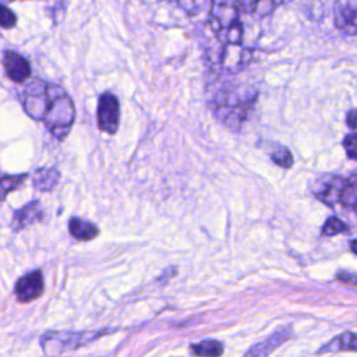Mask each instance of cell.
<instances>
[{
    "label": "cell",
    "instance_id": "cell-1",
    "mask_svg": "<svg viewBox=\"0 0 357 357\" xmlns=\"http://www.w3.org/2000/svg\"><path fill=\"white\" fill-rule=\"evenodd\" d=\"M240 6L237 1H213L209 11V22L218 40L227 46H241L244 26L240 20Z\"/></svg>",
    "mask_w": 357,
    "mask_h": 357
},
{
    "label": "cell",
    "instance_id": "cell-2",
    "mask_svg": "<svg viewBox=\"0 0 357 357\" xmlns=\"http://www.w3.org/2000/svg\"><path fill=\"white\" fill-rule=\"evenodd\" d=\"M43 120L54 137L63 138L74 120V106L68 95L60 92L54 99H49L47 112Z\"/></svg>",
    "mask_w": 357,
    "mask_h": 357
},
{
    "label": "cell",
    "instance_id": "cell-3",
    "mask_svg": "<svg viewBox=\"0 0 357 357\" xmlns=\"http://www.w3.org/2000/svg\"><path fill=\"white\" fill-rule=\"evenodd\" d=\"M96 119L100 131L107 134H114L117 131L120 123V103L116 95L105 92L99 96Z\"/></svg>",
    "mask_w": 357,
    "mask_h": 357
},
{
    "label": "cell",
    "instance_id": "cell-4",
    "mask_svg": "<svg viewBox=\"0 0 357 357\" xmlns=\"http://www.w3.org/2000/svg\"><path fill=\"white\" fill-rule=\"evenodd\" d=\"M216 64L230 73H237L247 67L251 60V50L241 46L223 45L216 53Z\"/></svg>",
    "mask_w": 357,
    "mask_h": 357
},
{
    "label": "cell",
    "instance_id": "cell-5",
    "mask_svg": "<svg viewBox=\"0 0 357 357\" xmlns=\"http://www.w3.org/2000/svg\"><path fill=\"white\" fill-rule=\"evenodd\" d=\"M45 290L43 276L40 271L29 272L21 276L15 283V296L20 303H29L42 296Z\"/></svg>",
    "mask_w": 357,
    "mask_h": 357
},
{
    "label": "cell",
    "instance_id": "cell-6",
    "mask_svg": "<svg viewBox=\"0 0 357 357\" xmlns=\"http://www.w3.org/2000/svg\"><path fill=\"white\" fill-rule=\"evenodd\" d=\"M3 67L7 77L14 82H22L31 77V66L28 60L13 50L4 52Z\"/></svg>",
    "mask_w": 357,
    "mask_h": 357
},
{
    "label": "cell",
    "instance_id": "cell-7",
    "mask_svg": "<svg viewBox=\"0 0 357 357\" xmlns=\"http://www.w3.org/2000/svg\"><path fill=\"white\" fill-rule=\"evenodd\" d=\"M335 25L347 35H357V1L337 4L335 8Z\"/></svg>",
    "mask_w": 357,
    "mask_h": 357
},
{
    "label": "cell",
    "instance_id": "cell-8",
    "mask_svg": "<svg viewBox=\"0 0 357 357\" xmlns=\"http://www.w3.org/2000/svg\"><path fill=\"white\" fill-rule=\"evenodd\" d=\"M289 336H290V329L282 328L278 332L272 333L265 340H262L261 343L251 347L244 357H268L276 347H279L283 342H286Z\"/></svg>",
    "mask_w": 357,
    "mask_h": 357
},
{
    "label": "cell",
    "instance_id": "cell-9",
    "mask_svg": "<svg viewBox=\"0 0 357 357\" xmlns=\"http://www.w3.org/2000/svg\"><path fill=\"white\" fill-rule=\"evenodd\" d=\"M42 218H43V211L40 208V204L38 199H33L15 212L13 219V226L15 230H21L40 220Z\"/></svg>",
    "mask_w": 357,
    "mask_h": 357
},
{
    "label": "cell",
    "instance_id": "cell-10",
    "mask_svg": "<svg viewBox=\"0 0 357 357\" xmlns=\"http://www.w3.org/2000/svg\"><path fill=\"white\" fill-rule=\"evenodd\" d=\"M336 201L344 206L357 211V174L347 178H339Z\"/></svg>",
    "mask_w": 357,
    "mask_h": 357
},
{
    "label": "cell",
    "instance_id": "cell-11",
    "mask_svg": "<svg viewBox=\"0 0 357 357\" xmlns=\"http://www.w3.org/2000/svg\"><path fill=\"white\" fill-rule=\"evenodd\" d=\"M68 231L78 241H89L98 237L99 234L98 226L75 216L68 220Z\"/></svg>",
    "mask_w": 357,
    "mask_h": 357
},
{
    "label": "cell",
    "instance_id": "cell-12",
    "mask_svg": "<svg viewBox=\"0 0 357 357\" xmlns=\"http://www.w3.org/2000/svg\"><path fill=\"white\" fill-rule=\"evenodd\" d=\"M60 173L56 167H42L33 174V185L39 191H50L59 183Z\"/></svg>",
    "mask_w": 357,
    "mask_h": 357
},
{
    "label": "cell",
    "instance_id": "cell-13",
    "mask_svg": "<svg viewBox=\"0 0 357 357\" xmlns=\"http://www.w3.org/2000/svg\"><path fill=\"white\" fill-rule=\"evenodd\" d=\"M190 349H191V353L198 357H219L222 356V351H223L222 343L212 339L202 340L197 344H191Z\"/></svg>",
    "mask_w": 357,
    "mask_h": 357
},
{
    "label": "cell",
    "instance_id": "cell-14",
    "mask_svg": "<svg viewBox=\"0 0 357 357\" xmlns=\"http://www.w3.org/2000/svg\"><path fill=\"white\" fill-rule=\"evenodd\" d=\"M26 173L24 174H3L0 173V201H3L11 191L17 190L21 184H24Z\"/></svg>",
    "mask_w": 357,
    "mask_h": 357
},
{
    "label": "cell",
    "instance_id": "cell-15",
    "mask_svg": "<svg viewBox=\"0 0 357 357\" xmlns=\"http://www.w3.org/2000/svg\"><path fill=\"white\" fill-rule=\"evenodd\" d=\"M346 230H347L346 223L343 220H340L339 218L332 216L322 226V236H336V234L343 233Z\"/></svg>",
    "mask_w": 357,
    "mask_h": 357
},
{
    "label": "cell",
    "instance_id": "cell-16",
    "mask_svg": "<svg viewBox=\"0 0 357 357\" xmlns=\"http://www.w3.org/2000/svg\"><path fill=\"white\" fill-rule=\"evenodd\" d=\"M271 158H272V160H273L278 166H280V167L289 169V167H291V165H293V156H291L290 151H289L287 148H284V146H278V148L271 153Z\"/></svg>",
    "mask_w": 357,
    "mask_h": 357
},
{
    "label": "cell",
    "instance_id": "cell-17",
    "mask_svg": "<svg viewBox=\"0 0 357 357\" xmlns=\"http://www.w3.org/2000/svg\"><path fill=\"white\" fill-rule=\"evenodd\" d=\"M339 350H353L357 351V333L346 332L335 339V342Z\"/></svg>",
    "mask_w": 357,
    "mask_h": 357
},
{
    "label": "cell",
    "instance_id": "cell-18",
    "mask_svg": "<svg viewBox=\"0 0 357 357\" xmlns=\"http://www.w3.org/2000/svg\"><path fill=\"white\" fill-rule=\"evenodd\" d=\"M15 24H17L15 14L7 6L0 3V26L10 29V28L15 26Z\"/></svg>",
    "mask_w": 357,
    "mask_h": 357
},
{
    "label": "cell",
    "instance_id": "cell-19",
    "mask_svg": "<svg viewBox=\"0 0 357 357\" xmlns=\"http://www.w3.org/2000/svg\"><path fill=\"white\" fill-rule=\"evenodd\" d=\"M343 146H344V151H346L347 156L353 160H357V132L349 134L343 139Z\"/></svg>",
    "mask_w": 357,
    "mask_h": 357
},
{
    "label": "cell",
    "instance_id": "cell-20",
    "mask_svg": "<svg viewBox=\"0 0 357 357\" xmlns=\"http://www.w3.org/2000/svg\"><path fill=\"white\" fill-rule=\"evenodd\" d=\"M336 279L343 282V283L357 286V275L356 273H351V272H347V271H339L336 273Z\"/></svg>",
    "mask_w": 357,
    "mask_h": 357
},
{
    "label": "cell",
    "instance_id": "cell-21",
    "mask_svg": "<svg viewBox=\"0 0 357 357\" xmlns=\"http://www.w3.org/2000/svg\"><path fill=\"white\" fill-rule=\"evenodd\" d=\"M347 126L350 128H357V110H350L347 113Z\"/></svg>",
    "mask_w": 357,
    "mask_h": 357
},
{
    "label": "cell",
    "instance_id": "cell-22",
    "mask_svg": "<svg viewBox=\"0 0 357 357\" xmlns=\"http://www.w3.org/2000/svg\"><path fill=\"white\" fill-rule=\"evenodd\" d=\"M350 250L357 255V240H353L350 241Z\"/></svg>",
    "mask_w": 357,
    "mask_h": 357
}]
</instances>
